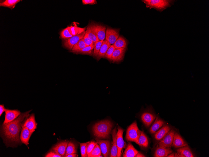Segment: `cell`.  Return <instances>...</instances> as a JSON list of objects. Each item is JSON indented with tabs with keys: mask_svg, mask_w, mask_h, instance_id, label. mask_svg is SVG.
<instances>
[{
	"mask_svg": "<svg viewBox=\"0 0 209 157\" xmlns=\"http://www.w3.org/2000/svg\"><path fill=\"white\" fill-rule=\"evenodd\" d=\"M31 111L21 113L17 118L10 122L3 123L2 127V134L7 143H20L21 141L19 133L22 129V122L29 115Z\"/></svg>",
	"mask_w": 209,
	"mask_h": 157,
	"instance_id": "obj_1",
	"label": "cell"
},
{
	"mask_svg": "<svg viewBox=\"0 0 209 157\" xmlns=\"http://www.w3.org/2000/svg\"><path fill=\"white\" fill-rule=\"evenodd\" d=\"M113 123L109 120H105L98 122L92 127V130L94 136L98 138L107 139L109 138Z\"/></svg>",
	"mask_w": 209,
	"mask_h": 157,
	"instance_id": "obj_2",
	"label": "cell"
},
{
	"mask_svg": "<svg viewBox=\"0 0 209 157\" xmlns=\"http://www.w3.org/2000/svg\"><path fill=\"white\" fill-rule=\"evenodd\" d=\"M174 0H143L146 8L150 9L153 8L157 10L162 12L168 7H171L174 2Z\"/></svg>",
	"mask_w": 209,
	"mask_h": 157,
	"instance_id": "obj_3",
	"label": "cell"
},
{
	"mask_svg": "<svg viewBox=\"0 0 209 157\" xmlns=\"http://www.w3.org/2000/svg\"><path fill=\"white\" fill-rule=\"evenodd\" d=\"M141 132L138 127L136 122L135 121L128 128L126 139L127 141L134 142L137 144Z\"/></svg>",
	"mask_w": 209,
	"mask_h": 157,
	"instance_id": "obj_4",
	"label": "cell"
},
{
	"mask_svg": "<svg viewBox=\"0 0 209 157\" xmlns=\"http://www.w3.org/2000/svg\"><path fill=\"white\" fill-rule=\"evenodd\" d=\"M85 28L76 26H68L63 29L60 33V36L64 39H67L74 36L79 34L84 31Z\"/></svg>",
	"mask_w": 209,
	"mask_h": 157,
	"instance_id": "obj_5",
	"label": "cell"
},
{
	"mask_svg": "<svg viewBox=\"0 0 209 157\" xmlns=\"http://www.w3.org/2000/svg\"><path fill=\"white\" fill-rule=\"evenodd\" d=\"M156 118V115L150 108L144 111L141 116V119L147 127H150Z\"/></svg>",
	"mask_w": 209,
	"mask_h": 157,
	"instance_id": "obj_6",
	"label": "cell"
},
{
	"mask_svg": "<svg viewBox=\"0 0 209 157\" xmlns=\"http://www.w3.org/2000/svg\"><path fill=\"white\" fill-rule=\"evenodd\" d=\"M120 29L107 27L105 32V39L111 44H113L119 36Z\"/></svg>",
	"mask_w": 209,
	"mask_h": 157,
	"instance_id": "obj_7",
	"label": "cell"
},
{
	"mask_svg": "<svg viewBox=\"0 0 209 157\" xmlns=\"http://www.w3.org/2000/svg\"><path fill=\"white\" fill-rule=\"evenodd\" d=\"M99 41L104 40L105 37L106 27L101 24L91 23L89 25Z\"/></svg>",
	"mask_w": 209,
	"mask_h": 157,
	"instance_id": "obj_8",
	"label": "cell"
},
{
	"mask_svg": "<svg viewBox=\"0 0 209 157\" xmlns=\"http://www.w3.org/2000/svg\"><path fill=\"white\" fill-rule=\"evenodd\" d=\"M175 131L171 130L158 143L157 147L171 148L172 145Z\"/></svg>",
	"mask_w": 209,
	"mask_h": 157,
	"instance_id": "obj_9",
	"label": "cell"
},
{
	"mask_svg": "<svg viewBox=\"0 0 209 157\" xmlns=\"http://www.w3.org/2000/svg\"><path fill=\"white\" fill-rule=\"evenodd\" d=\"M85 33V31L79 34L74 36L65 39L63 43L64 46L69 50H71L74 45L79 40L83 38Z\"/></svg>",
	"mask_w": 209,
	"mask_h": 157,
	"instance_id": "obj_10",
	"label": "cell"
},
{
	"mask_svg": "<svg viewBox=\"0 0 209 157\" xmlns=\"http://www.w3.org/2000/svg\"><path fill=\"white\" fill-rule=\"evenodd\" d=\"M117 129L116 137V144L118 149L117 157H120L121 151L125 145V142L123 137L124 130L119 126Z\"/></svg>",
	"mask_w": 209,
	"mask_h": 157,
	"instance_id": "obj_11",
	"label": "cell"
},
{
	"mask_svg": "<svg viewBox=\"0 0 209 157\" xmlns=\"http://www.w3.org/2000/svg\"><path fill=\"white\" fill-rule=\"evenodd\" d=\"M97 143L99 144L101 153L104 157H107L110 154V142L108 140H103L95 139Z\"/></svg>",
	"mask_w": 209,
	"mask_h": 157,
	"instance_id": "obj_12",
	"label": "cell"
},
{
	"mask_svg": "<svg viewBox=\"0 0 209 157\" xmlns=\"http://www.w3.org/2000/svg\"><path fill=\"white\" fill-rule=\"evenodd\" d=\"M69 142L68 141L59 142L53 147L51 150L60 155L62 157H64Z\"/></svg>",
	"mask_w": 209,
	"mask_h": 157,
	"instance_id": "obj_13",
	"label": "cell"
},
{
	"mask_svg": "<svg viewBox=\"0 0 209 157\" xmlns=\"http://www.w3.org/2000/svg\"><path fill=\"white\" fill-rule=\"evenodd\" d=\"M5 118L3 124L10 122L17 118L20 114V112L17 109H7L5 111Z\"/></svg>",
	"mask_w": 209,
	"mask_h": 157,
	"instance_id": "obj_14",
	"label": "cell"
},
{
	"mask_svg": "<svg viewBox=\"0 0 209 157\" xmlns=\"http://www.w3.org/2000/svg\"><path fill=\"white\" fill-rule=\"evenodd\" d=\"M37 123H36L34 115L31 114L27 118L25 122L22 124V128L25 127L31 131H34L35 129L37 128Z\"/></svg>",
	"mask_w": 209,
	"mask_h": 157,
	"instance_id": "obj_15",
	"label": "cell"
},
{
	"mask_svg": "<svg viewBox=\"0 0 209 157\" xmlns=\"http://www.w3.org/2000/svg\"><path fill=\"white\" fill-rule=\"evenodd\" d=\"M177 148L176 151L178 157H195V155L188 145Z\"/></svg>",
	"mask_w": 209,
	"mask_h": 157,
	"instance_id": "obj_16",
	"label": "cell"
},
{
	"mask_svg": "<svg viewBox=\"0 0 209 157\" xmlns=\"http://www.w3.org/2000/svg\"><path fill=\"white\" fill-rule=\"evenodd\" d=\"M126 50V49L124 48L115 49L113 53L111 61L113 62H117L122 60Z\"/></svg>",
	"mask_w": 209,
	"mask_h": 157,
	"instance_id": "obj_17",
	"label": "cell"
},
{
	"mask_svg": "<svg viewBox=\"0 0 209 157\" xmlns=\"http://www.w3.org/2000/svg\"><path fill=\"white\" fill-rule=\"evenodd\" d=\"M33 132L25 127L22 128L20 136L21 142L27 146L30 138Z\"/></svg>",
	"mask_w": 209,
	"mask_h": 157,
	"instance_id": "obj_18",
	"label": "cell"
},
{
	"mask_svg": "<svg viewBox=\"0 0 209 157\" xmlns=\"http://www.w3.org/2000/svg\"><path fill=\"white\" fill-rule=\"evenodd\" d=\"M117 129L116 127L112 130V145L110 149V157H117L118 152V149L116 144Z\"/></svg>",
	"mask_w": 209,
	"mask_h": 157,
	"instance_id": "obj_19",
	"label": "cell"
},
{
	"mask_svg": "<svg viewBox=\"0 0 209 157\" xmlns=\"http://www.w3.org/2000/svg\"><path fill=\"white\" fill-rule=\"evenodd\" d=\"M172 152V150L171 148L157 147L154 153V157H167Z\"/></svg>",
	"mask_w": 209,
	"mask_h": 157,
	"instance_id": "obj_20",
	"label": "cell"
},
{
	"mask_svg": "<svg viewBox=\"0 0 209 157\" xmlns=\"http://www.w3.org/2000/svg\"><path fill=\"white\" fill-rule=\"evenodd\" d=\"M181 135L178 133L175 132L173 138L172 146L177 148L187 145Z\"/></svg>",
	"mask_w": 209,
	"mask_h": 157,
	"instance_id": "obj_21",
	"label": "cell"
},
{
	"mask_svg": "<svg viewBox=\"0 0 209 157\" xmlns=\"http://www.w3.org/2000/svg\"><path fill=\"white\" fill-rule=\"evenodd\" d=\"M171 128L168 125H165L156 131L154 135V138L157 141H160L171 130Z\"/></svg>",
	"mask_w": 209,
	"mask_h": 157,
	"instance_id": "obj_22",
	"label": "cell"
},
{
	"mask_svg": "<svg viewBox=\"0 0 209 157\" xmlns=\"http://www.w3.org/2000/svg\"><path fill=\"white\" fill-rule=\"evenodd\" d=\"M111 44L106 39L103 40L98 55L96 57L98 61L101 58H104L107 50Z\"/></svg>",
	"mask_w": 209,
	"mask_h": 157,
	"instance_id": "obj_23",
	"label": "cell"
},
{
	"mask_svg": "<svg viewBox=\"0 0 209 157\" xmlns=\"http://www.w3.org/2000/svg\"><path fill=\"white\" fill-rule=\"evenodd\" d=\"M165 123L164 121L158 116L157 117L155 122L150 128V133L151 134L155 133L160 128L163 126Z\"/></svg>",
	"mask_w": 209,
	"mask_h": 157,
	"instance_id": "obj_24",
	"label": "cell"
},
{
	"mask_svg": "<svg viewBox=\"0 0 209 157\" xmlns=\"http://www.w3.org/2000/svg\"><path fill=\"white\" fill-rule=\"evenodd\" d=\"M139 151L131 143H129L123 154L124 157H134Z\"/></svg>",
	"mask_w": 209,
	"mask_h": 157,
	"instance_id": "obj_25",
	"label": "cell"
},
{
	"mask_svg": "<svg viewBox=\"0 0 209 157\" xmlns=\"http://www.w3.org/2000/svg\"><path fill=\"white\" fill-rule=\"evenodd\" d=\"M127 41L126 39L123 36H119L113 45L115 49L124 48L126 49L127 47Z\"/></svg>",
	"mask_w": 209,
	"mask_h": 157,
	"instance_id": "obj_26",
	"label": "cell"
},
{
	"mask_svg": "<svg viewBox=\"0 0 209 157\" xmlns=\"http://www.w3.org/2000/svg\"><path fill=\"white\" fill-rule=\"evenodd\" d=\"M137 144L144 148H147L148 146V139L146 135L143 131H141L138 139Z\"/></svg>",
	"mask_w": 209,
	"mask_h": 157,
	"instance_id": "obj_27",
	"label": "cell"
},
{
	"mask_svg": "<svg viewBox=\"0 0 209 157\" xmlns=\"http://www.w3.org/2000/svg\"><path fill=\"white\" fill-rule=\"evenodd\" d=\"M94 44L86 46L84 48L77 51L72 52L76 54H86L91 55L93 54V50L94 49Z\"/></svg>",
	"mask_w": 209,
	"mask_h": 157,
	"instance_id": "obj_28",
	"label": "cell"
},
{
	"mask_svg": "<svg viewBox=\"0 0 209 157\" xmlns=\"http://www.w3.org/2000/svg\"><path fill=\"white\" fill-rule=\"evenodd\" d=\"M85 33L87 34L88 36L92 40L95 44L99 41L97 36L92 30L90 25L87 28Z\"/></svg>",
	"mask_w": 209,
	"mask_h": 157,
	"instance_id": "obj_29",
	"label": "cell"
},
{
	"mask_svg": "<svg viewBox=\"0 0 209 157\" xmlns=\"http://www.w3.org/2000/svg\"><path fill=\"white\" fill-rule=\"evenodd\" d=\"M20 1V0H6L1 3L0 6L12 9L14 8L15 5Z\"/></svg>",
	"mask_w": 209,
	"mask_h": 157,
	"instance_id": "obj_30",
	"label": "cell"
},
{
	"mask_svg": "<svg viewBox=\"0 0 209 157\" xmlns=\"http://www.w3.org/2000/svg\"><path fill=\"white\" fill-rule=\"evenodd\" d=\"M76 153L77 149L75 144L72 142H69L66 148L65 156L69 154Z\"/></svg>",
	"mask_w": 209,
	"mask_h": 157,
	"instance_id": "obj_31",
	"label": "cell"
},
{
	"mask_svg": "<svg viewBox=\"0 0 209 157\" xmlns=\"http://www.w3.org/2000/svg\"><path fill=\"white\" fill-rule=\"evenodd\" d=\"M101 150L98 144L95 145L91 152L88 155V157H103L101 155Z\"/></svg>",
	"mask_w": 209,
	"mask_h": 157,
	"instance_id": "obj_32",
	"label": "cell"
},
{
	"mask_svg": "<svg viewBox=\"0 0 209 157\" xmlns=\"http://www.w3.org/2000/svg\"><path fill=\"white\" fill-rule=\"evenodd\" d=\"M86 46L84 41V39H80L79 41L73 47L71 50V52L77 51L83 49L86 47Z\"/></svg>",
	"mask_w": 209,
	"mask_h": 157,
	"instance_id": "obj_33",
	"label": "cell"
},
{
	"mask_svg": "<svg viewBox=\"0 0 209 157\" xmlns=\"http://www.w3.org/2000/svg\"><path fill=\"white\" fill-rule=\"evenodd\" d=\"M103 40L99 41L96 42L94 45L93 53L94 57H97Z\"/></svg>",
	"mask_w": 209,
	"mask_h": 157,
	"instance_id": "obj_34",
	"label": "cell"
},
{
	"mask_svg": "<svg viewBox=\"0 0 209 157\" xmlns=\"http://www.w3.org/2000/svg\"><path fill=\"white\" fill-rule=\"evenodd\" d=\"M89 142L84 143H80L81 156L82 157H88L86 150L87 145Z\"/></svg>",
	"mask_w": 209,
	"mask_h": 157,
	"instance_id": "obj_35",
	"label": "cell"
},
{
	"mask_svg": "<svg viewBox=\"0 0 209 157\" xmlns=\"http://www.w3.org/2000/svg\"><path fill=\"white\" fill-rule=\"evenodd\" d=\"M115 49L113 45H111L107 50L104 58L111 61L112 54Z\"/></svg>",
	"mask_w": 209,
	"mask_h": 157,
	"instance_id": "obj_36",
	"label": "cell"
},
{
	"mask_svg": "<svg viewBox=\"0 0 209 157\" xmlns=\"http://www.w3.org/2000/svg\"><path fill=\"white\" fill-rule=\"evenodd\" d=\"M97 143L94 141L89 142L87 145L86 152L87 156L91 152Z\"/></svg>",
	"mask_w": 209,
	"mask_h": 157,
	"instance_id": "obj_37",
	"label": "cell"
},
{
	"mask_svg": "<svg viewBox=\"0 0 209 157\" xmlns=\"http://www.w3.org/2000/svg\"><path fill=\"white\" fill-rule=\"evenodd\" d=\"M84 41L86 46L94 44H95L87 36V34L85 33L83 38Z\"/></svg>",
	"mask_w": 209,
	"mask_h": 157,
	"instance_id": "obj_38",
	"label": "cell"
},
{
	"mask_svg": "<svg viewBox=\"0 0 209 157\" xmlns=\"http://www.w3.org/2000/svg\"><path fill=\"white\" fill-rule=\"evenodd\" d=\"M45 157H61L62 156L56 153L55 152L52 151L48 153L45 156Z\"/></svg>",
	"mask_w": 209,
	"mask_h": 157,
	"instance_id": "obj_39",
	"label": "cell"
},
{
	"mask_svg": "<svg viewBox=\"0 0 209 157\" xmlns=\"http://www.w3.org/2000/svg\"><path fill=\"white\" fill-rule=\"evenodd\" d=\"M82 3L83 4H95L97 3L96 0H82Z\"/></svg>",
	"mask_w": 209,
	"mask_h": 157,
	"instance_id": "obj_40",
	"label": "cell"
},
{
	"mask_svg": "<svg viewBox=\"0 0 209 157\" xmlns=\"http://www.w3.org/2000/svg\"><path fill=\"white\" fill-rule=\"evenodd\" d=\"M6 109L5 108L3 104L0 105V116H1L3 113L5 112Z\"/></svg>",
	"mask_w": 209,
	"mask_h": 157,
	"instance_id": "obj_41",
	"label": "cell"
},
{
	"mask_svg": "<svg viewBox=\"0 0 209 157\" xmlns=\"http://www.w3.org/2000/svg\"><path fill=\"white\" fill-rule=\"evenodd\" d=\"M65 157H77V155L76 154H69L66 156H65Z\"/></svg>",
	"mask_w": 209,
	"mask_h": 157,
	"instance_id": "obj_42",
	"label": "cell"
},
{
	"mask_svg": "<svg viewBox=\"0 0 209 157\" xmlns=\"http://www.w3.org/2000/svg\"><path fill=\"white\" fill-rule=\"evenodd\" d=\"M135 157H145V155L142 154L140 152H139L135 156Z\"/></svg>",
	"mask_w": 209,
	"mask_h": 157,
	"instance_id": "obj_43",
	"label": "cell"
},
{
	"mask_svg": "<svg viewBox=\"0 0 209 157\" xmlns=\"http://www.w3.org/2000/svg\"><path fill=\"white\" fill-rule=\"evenodd\" d=\"M175 155V153H171L170 154H169L167 157H174Z\"/></svg>",
	"mask_w": 209,
	"mask_h": 157,
	"instance_id": "obj_44",
	"label": "cell"
}]
</instances>
